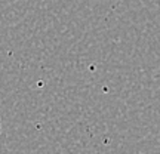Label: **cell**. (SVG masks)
Returning a JSON list of instances; mask_svg holds the SVG:
<instances>
[{"instance_id": "6da1fadb", "label": "cell", "mask_w": 160, "mask_h": 154, "mask_svg": "<svg viewBox=\"0 0 160 154\" xmlns=\"http://www.w3.org/2000/svg\"><path fill=\"white\" fill-rule=\"evenodd\" d=\"M0 135H2V122H0Z\"/></svg>"}]
</instances>
